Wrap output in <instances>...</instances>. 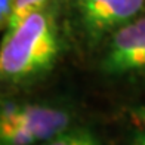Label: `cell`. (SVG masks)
Wrapping results in <instances>:
<instances>
[{"label": "cell", "mask_w": 145, "mask_h": 145, "mask_svg": "<svg viewBox=\"0 0 145 145\" xmlns=\"http://www.w3.org/2000/svg\"><path fill=\"white\" fill-rule=\"evenodd\" d=\"M62 50L55 6L36 12L5 31L0 46V76L8 83H28L55 67Z\"/></svg>", "instance_id": "cell-1"}, {"label": "cell", "mask_w": 145, "mask_h": 145, "mask_svg": "<svg viewBox=\"0 0 145 145\" xmlns=\"http://www.w3.org/2000/svg\"><path fill=\"white\" fill-rule=\"evenodd\" d=\"M72 127L71 113L50 104H16L2 108L0 145H42Z\"/></svg>", "instance_id": "cell-2"}, {"label": "cell", "mask_w": 145, "mask_h": 145, "mask_svg": "<svg viewBox=\"0 0 145 145\" xmlns=\"http://www.w3.org/2000/svg\"><path fill=\"white\" fill-rule=\"evenodd\" d=\"M77 27L89 46L104 43L118 28L133 21L145 0H70Z\"/></svg>", "instance_id": "cell-3"}, {"label": "cell", "mask_w": 145, "mask_h": 145, "mask_svg": "<svg viewBox=\"0 0 145 145\" xmlns=\"http://www.w3.org/2000/svg\"><path fill=\"white\" fill-rule=\"evenodd\" d=\"M101 70L111 77L145 72V15H139L104 42Z\"/></svg>", "instance_id": "cell-4"}, {"label": "cell", "mask_w": 145, "mask_h": 145, "mask_svg": "<svg viewBox=\"0 0 145 145\" xmlns=\"http://www.w3.org/2000/svg\"><path fill=\"white\" fill-rule=\"evenodd\" d=\"M55 2L56 0H16L14 10H12V15H10V19H9V24L5 31L18 27L25 18H28L30 15L36 14V12H40V10L50 8V6L55 5Z\"/></svg>", "instance_id": "cell-5"}, {"label": "cell", "mask_w": 145, "mask_h": 145, "mask_svg": "<svg viewBox=\"0 0 145 145\" xmlns=\"http://www.w3.org/2000/svg\"><path fill=\"white\" fill-rule=\"evenodd\" d=\"M42 145H101V141L86 127H71Z\"/></svg>", "instance_id": "cell-6"}, {"label": "cell", "mask_w": 145, "mask_h": 145, "mask_svg": "<svg viewBox=\"0 0 145 145\" xmlns=\"http://www.w3.org/2000/svg\"><path fill=\"white\" fill-rule=\"evenodd\" d=\"M16 0H0V27L6 30Z\"/></svg>", "instance_id": "cell-7"}, {"label": "cell", "mask_w": 145, "mask_h": 145, "mask_svg": "<svg viewBox=\"0 0 145 145\" xmlns=\"http://www.w3.org/2000/svg\"><path fill=\"white\" fill-rule=\"evenodd\" d=\"M135 145H145V132L139 133L135 139Z\"/></svg>", "instance_id": "cell-8"}]
</instances>
